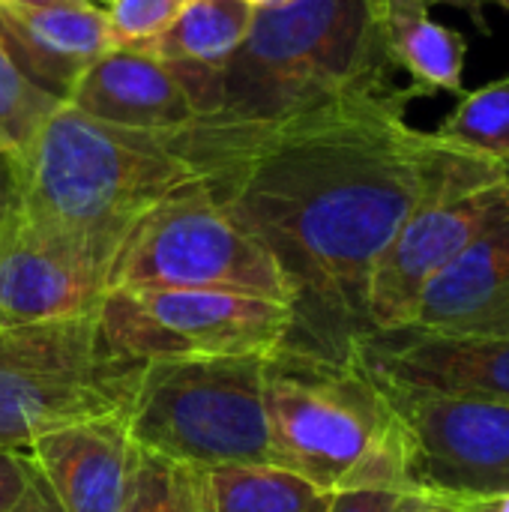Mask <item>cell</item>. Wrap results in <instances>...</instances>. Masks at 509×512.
Listing matches in <instances>:
<instances>
[{"instance_id":"6da1fadb","label":"cell","mask_w":509,"mask_h":512,"mask_svg":"<svg viewBox=\"0 0 509 512\" xmlns=\"http://www.w3.org/2000/svg\"><path fill=\"white\" fill-rule=\"evenodd\" d=\"M411 96L384 84L285 120L204 114L189 126L204 183L294 291L288 345L354 360L372 333V273L405 219L429 195L507 168L411 126Z\"/></svg>"},{"instance_id":"7a4b0ae2","label":"cell","mask_w":509,"mask_h":512,"mask_svg":"<svg viewBox=\"0 0 509 512\" xmlns=\"http://www.w3.org/2000/svg\"><path fill=\"white\" fill-rule=\"evenodd\" d=\"M12 159L18 204L108 261L150 207L204 183L180 147V129H123L66 102Z\"/></svg>"},{"instance_id":"3957f363","label":"cell","mask_w":509,"mask_h":512,"mask_svg":"<svg viewBox=\"0 0 509 512\" xmlns=\"http://www.w3.org/2000/svg\"><path fill=\"white\" fill-rule=\"evenodd\" d=\"M267 411L279 468L330 495L408 489L402 426L357 360L279 348L267 363Z\"/></svg>"},{"instance_id":"277c9868","label":"cell","mask_w":509,"mask_h":512,"mask_svg":"<svg viewBox=\"0 0 509 512\" xmlns=\"http://www.w3.org/2000/svg\"><path fill=\"white\" fill-rule=\"evenodd\" d=\"M393 84L381 0H291L258 6L225 66L222 117L285 120L345 93Z\"/></svg>"},{"instance_id":"5b68a950","label":"cell","mask_w":509,"mask_h":512,"mask_svg":"<svg viewBox=\"0 0 509 512\" xmlns=\"http://www.w3.org/2000/svg\"><path fill=\"white\" fill-rule=\"evenodd\" d=\"M270 357H180L141 369L126 423L135 447L195 471L276 465Z\"/></svg>"},{"instance_id":"8992f818","label":"cell","mask_w":509,"mask_h":512,"mask_svg":"<svg viewBox=\"0 0 509 512\" xmlns=\"http://www.w3.org/2000/svg\"><path fill=\"white\" fill-rule=\"evenodd\" d=\"M144 363L117 351L96 315L0 324V447L96 417L126 414Z\"/></svg>"},{"instance_id":"52a82bcc","label":"cell","mask_w":509,"mask_h":512,"mask_svg":"<svg viewBox=\"0 0 509 512\" xmlns=\"http://www.w3.org/2000/svg\"><path fill=\"white\" fill-rule=\"evenodd\" d=\"M219 288L294 306L273 255L222 207L207 183H189L150 207L123 237L108 291Z\"/></svg>"},{"instance_id":"ba28073f","label":"cell","mask_w":509,"mask_h":512,"mask_svg":"<svg viewBox=\"0 0 509 512\" xmlns=\"http://www.w3.org/2000/svg\"><path fill=\"white\" fill-rule=\"evenodd\" d=\"M108 342L132 360L270 357L297 327L291 303L219 288L108 291L99 306Z\"/></svg>"},{"instance_id":"9c48e42d","label":"cell","mask_w":509,"mask_h":512,"mask_svg":"<svg viewBox=\"0 0 509 512\" xmlns=\"http://www.w3.org/2000/svg\"><path fill=\"white\" fill-rule=\"evenodd\" d=\"M381 390L402 426L408 489L447 501L509 495V405L390 384Z\"/></svg>"},{"instance_id":"30bf717a","label":"cell","mask_w":509,"mask_h":512,"mask_svg":"<svg viewBox=\"0 0 509 512\" xmlns=\"http://www.w3.org/2000/svg\"><path fill=\"white\" fill-rule=\"evenodd\" d=\"M509 216V165L429 195L381 255L369 285V327L399 330L426 285L483 231Z\"/></svg>"},{"instance_id":"8fae6325","label":"cell","mask_w":509,"mask_h":512,"mask_svg":"<svg viewBox=\"0 0 509 512\" xmlns=\"http://www.w3.org/2000/svg\"><path fill=\"white\" fill-rule=\"evenodd\" d=\"M111 261L33 219L18 201L0 228V324H45L96 315Z\"/></svg>"},{"instance_id":"7c38bea8","label":"cell","mask_w":509,"mask_h":512,"mask_svg":"<svg viewBox=\"0 0 509 512\" xmlns=\"http://www.w3.org/2000/svg\"><path fill=\"white\" fill-rule=\"evenodd\" d=\"M354 360L390 387L509 405V339L501 336L378 330L357 345Z\"/></svg>"},{"instance_id":"4fadbf2b","label":"cell","mask_w":509,"mask_h":512,"mask_svg":"<svg viewBox=\"0 0 509 512\" xmlns=\"http://www.w3.org/2000/svg\"><path fill=\"white\" fill-rule=\"evenodd\" d=\"M135 450L126 414L81 420L24 447L63 512H120Z\"/></svg>"},{"instance_id":"5bb4252c","label":"cell","mask_w":509,"mask_h":512,"mask_svg":"<svg viewBox=\"0 0 509 512\" xmlns=\"http://www.w3.org/2000/svg\"><path fill=\"white\" fill-rule=\"evenodd\" d=\"M0 45L45 93L69 99L75 81L117 48L102 3L87 6H3Z\"/></svg>"},{"instance_id":"9a60e30c","label":"cell","mask_w":509,"mask_h":512,"mask_svg":"<svg viewBox=\"0 0 509 512\" xmlns=\"http://www.w3.org/2000/svg\"><path fill=\"white\" fill-rule=\"evenodd\" d=\"M405 327L509 339V216L483 231L426 285Z\"/></svg>"},{"instance_id":"2e32d148","label":"cell","mask_w":509,"mask_h":512,"mask_svg":"<svg viewBox=\"0 0 509 512\" xmlns=\"http://www.w3.org/2000/svg\"><path fill=\"white\" fill-rule=\"evenodd\" d=\"M66 105L93 120L147 132L180 129L198 120L171 69L135 48H114L99 57L75 81Z\"/></svg>"},{"instance_id":"e0dca14e","label":"cell","mask_w":509,"mask_h":512,"mask_svg":"<svg viewBox=\"0 0 509 512\" xmlns=\"http://www.w3.org/2000/svg\"><path fill=\"white\" fill-rule=\"evenodd\" d=\"M252 0H186L177 18L135 48L171 69L198 117L219 114L225 99V66L255 21Z\"/></svg>"},{"instance_id":"ac0fdd59","label":"cell","mask_w":509,"mask_h":512,"mask_svg":"<svg viewBox=\"0 0 509 512\" xmlns=\"http://www.w3.org/2000/svg\"><path fill=\"white\" fill-rule=\"evenodd\" d=\"M381 39L390 66L411 75L414 96L462 93L465 36L435 21L423 0H381Z\"/></svg>"},{"instance_id":"d6986e66","label":"cell","mask_w":509,"mask_h":512,"mask_svg":"<svg viewBox=\"0 0 509 512\" xmlns=\"http://www.w3.org/2000/svg\"><path fill=\"white\" fill-rule=\"evenodd\" d=\"M204 512H327L330 492L279 465L201 471Z\"/></svg>"},{"instance_id":"ffe728a7","label":"cell","mask_w":509,"mask_h":512,"mask_svg":"<svg viewBox=\"0 0 509 512\" xmlns=\"http://www.w3.org/2000/svg\"><path fill=\"white\" fill-rule=\"evenodd\" d=\"M120 512H204L201 471L138 447Z\"/></svg>"},{"instance_id":"44dd1931","label":"cell","mask_w":509,"mask_h":512,"mask_svg":"<svg viewBox=\"0 0 509 512\" xmlns=\"http://www.w3.org/2000/svg\"><path fill=\"white\" fill-rule=\"evenodd\" d=\"M435 132L509 165V75L468 93Z\"/></svg>"},{"instance_id":"7402d4cb","label":"cell","mask_w":509,"mask_h":512,"mask_svg":"<svg viewBox=\"0 0 509 512\" xmlns=\"http://www.w3.org/2000/svg\"><path fill=\"white\" fill-rule=\"evenodd\" d=\"M63 102L36 87L0 45V150L18 153Z\"/></svg>"},{"instance_id":"603a6c76","label":"cell","mask_w":509,"mask_h":512,"mask_svg":"<svg viewBox=\"0 0 509 512\" xmlns=\"http://www.w3.org/2000/svg\"><path fill=\"white\" fill-rule=\"evenodd\" d=\"M186 0H105V18L117 48H141L159 36Z\"/></svg>"},{"instance_id":"cb8c5ba5","label":"cell","mask_w":509,"mask_h":512,"mask_svg":"<svg viewBox=\"0 0 509 512\" xmlns=\"http://www.w3.org/2000/svg\"><path fill=\"white\" fill-rule=\"evenodd\" d=\"M33 480V465L24 450H3L0 447V512H12L24 498Z\"/></svg>"},{"instance_id":"d4e9b609","label":"cell","mask_w":509,"mask_h":512,"mask_svg":"<svg viewBox=\"0 0 509 512\" xmlns=\"http://www.w3.org/2000/svg\"><path fill=\"white\" fill-rule=\"evenodd\" d=\"M402 489H348L330 495L327 512H393Z\"/></svg>"},{"instance_id":"484cf974","label":"cell","mask_w":509,"mask_h":512,"mask_svg":"<svg viewBox=\"0 0 509 512\" xmlns=\"http://www.w3.org/2000/svg\"><path fill=\"white\" fill-rule=\"evenodd\" d=\"M393 512H456V504L423 489H402Z\"/></svg>"},{"instance_id":"4316f807","label":"cell","mask_w":509,"mask_h":512,"mask_svg":"<svg viewBox=\"0 0 509 512\" xmlns=\"http://www.w3.org/2000/svg\"><path fill=\"white\" fill-rule=\"evenodd\" d=\"M12 512H63V507L57 504V498L51 495L48 483H45V480L39 477V471L33 468V480H30L24 498L15 504V510Z\"/></svg>"},{"instance_id":"83f0119b","label":"cell","mask_w":509,"mask_h":512,"mask_svg":"<svg viewBox=\"0 0 509 512\" xmlns=\"http://www.w3.org/2000/svg\"><path fill=\"white\" fill-rule=\"evenodd\" d=\"M18 201V174H15V159L12 153L0 150V228L9 216V210Z\"/></svg>"},{"instance_id":"f1b7e54d","label":"cell","mask_w":509,"mask_h":512,"mask_svg":"<svg viewBox=\"0 0 509 512\" xmlns=\"http://www.w3.org/2000/svg\"><path fill=\"white\" fill-rule=\"evenodd\" d=\"M456 512H509V495L504 498H480V501H453Z\"/></svg>"},{"instance_id":"f546056e","label":"cell","mask_w":509,"mask_h":512,"mask_svg":"<svg viewBox=\"0 0 509 512\" xmlns=\"http://www.w3.org/2000/svg\"><path fill=\"white\" fill-rule=\"evenodd\" d=\"M3 6H87L96 0H0Z\"/></svg>"},{"instance_id":"4dcf8cb0","label":"cell","mask_w":509,"mask_h":512,"mask_svg":"<svg viewBox=\"0 0 509 512\" xmlns=\"http://www.w3.org/2000/svg\"><path fill=\"white\" fill-rule=\"evenodd\" d=\"M429 9L432 6H465V9H474V12H480V0H423Z\"/></svg>"},{"instance_id":"1f68e13d","label":"cell","mask_w":509,"mask_h":512,"mask_svg":"<svg viewBox=\"0 0 509 512\" xmlns=\"http://www.w3.org/2000/svg\"><path fill=\"white\" fill-rule=\"evenodd\" d=\"M486 6H498V9L509 12V0H480V9H486Z\"/></svg>"},{"instance_id":"d6a6232c","label":"cell","mask_w":509,"mask_h":512,"mask_svg":"<svg viewBox=\"0 0 509 512\" xmlns=\"http://www.w3.org/2000/svg\"><path fill=\"white\" fill-rule=\"evenodd\" d=\"M255 6H282V3H291V0H252Z\"/></svg>"}]
</instances>
